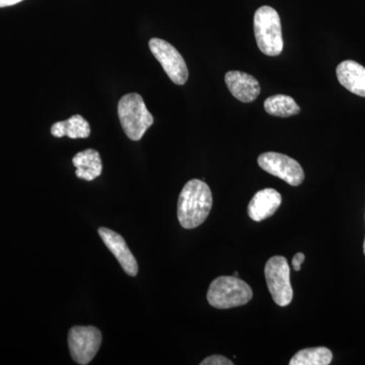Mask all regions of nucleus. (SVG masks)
<instances>
[{
	"mask_svg": "<svg viewBox=\"0 0 365 365\" xmlns=\"http://www.w3.org/2000/svg\"><path fill=\"white\" fill-rule=\"evenodd\" d=\"M212 202V193L205 182L194 179L187 182L178 200L180 225L186 230L202 225L210 213Z\"/></svg>",
	"mask_w": 365,
	"mask_h": 365,
	"instance_id": "obj_1",
	"label": "nucleus"
},
{
	"mask_svg": "<svg viewBox=\"0 0 365 365\" xmlns=\"http://www.w3.org/2000/svg\"><path fill=\"white\" fill-rule=\"evenodd\" d=\"M118 116L122 128L131 140L139 141L153 124V116L138 93L125 95L118 104Z\"/></svg>",
	"mask_w": 365,
	"mask_h": 365,
	"instance_id": "obj_2",
	"label": "nucleus"
},
{
	"mask_svg": "<svg viewBox=\"0 0 365 365\" xmlns=\"http://www.w3.org/2000/svg\"><path fill=\"white\" fill-rule=\"evenodd\" d=\"M254 32L259 49L267 56H278L283 50L282 29L279 14L271 6L257 9Z\"/></svg>",
	"mask_w": 365,
	"mask_h": 365,
	"instance_id": "obj_3",
	"label": "nucleus"
},
{
	"mask_svg": "<svg viewBox=\"0 0 365 365\" xmlns=\"http://www.w3.org/2000/svg\"><path fill=\"white\" fill-rule=\"evenodd\" d=\"M253 299V290L248 283L235 276H222L209 287L207 300L213 307L232 309L248 304Z\"/></svg>",
	"mask_w": 365,
	"mask_h": 365,
	"instance_id": "obj_4",
	"label": "nucleus"
},
{
	"mask_svg": "<svg viewBox=\"0 0 365 365\" xmlns=\"http://www.w3.org/2000/svg\"><path fill=\"white\" fill-rule=\"evenodd\" d=\"M265 277L274 302L279 307H287L294 299V289L287 259L282 256L269 259L265 266Z\"/></svg>",
	"mask_w": 365,
	"mask_h": 365,
	"instance_id": "obj_5",
	"label": "nucleus"
},
{
	"mask_svg": "<svg viewBox=\"0 0 365 365\" xmlns=\"http://www.w3.org/2000/svg\"><path fill=\"white\" fill-rule=\"evenodd\" d=\"M102 344V333L93 326H76L68 333V346L76 364H90Z\"/></svg>",
	"mask_w": 365,
	"mask_h": 365,
	"instance_id": "obj_6",
	"label": "nucleus"
},
{
	"mask_svg": "<svg viewBox=\"0 0 365 365\" xmlns=\"http://www.w3.org/2000/svg\"><path fill=\"white\" fill-rule=\"evenodd\" d=\"M150 49L173 83L179 86L186 83L189 78L188 67L174 46L158 38H153L150 41Z\"/></svg>",
	"mask_w": 365,
	"mask_h": 365,
	"instance_id": "obj_7",
	"label": "nucleus"
},
{
	"mask_svg": "<svg viewBox=\"0 0 365 365\" xmlns=\"http://www.w3.org/2000/svg\"><path fill=\"white\" fill-rule=\"evenodd\" d=\"M261 169L268 174L279 178L292 186H299L304 180L302 165L294 158L278 153H262L258 158Z\"/></svg>",
	"mask_w": 365,
	"mask_h": 365,
	"instance_id": "obj_8",
	"label": "nucleus"
},
{
	"mask_svg": "<svg viewBox=\"0 0 365 365\" xmlns=\"http://www.w3.org/2000/svg\"><path fill=\"white\" fill-rule=\"evenodd\" d=\"M98 235L103 240L107 248L114 255L121 267L129 276H136L138 274V264L135 257L131 253L126 242L121 235L107 227L98 228Z\"/></svg>",
	"mask_w": 365,
	"mask_h": 365,
	"instance_id": "obj_9",
	"label": "nucleus"
},
{
	"mask_svg": "<svg viewBox=\"0 0 365 365\" xmlns=\"http://www.w3.org/2000/svg\"><path fill=\"white\" fill-rule=\"evenodd\" d=\"M225 79L232 95L241 102H254L260 95V83L248 73L242 71H228Z\"/></svg>",
	"mask_w": 365,
	"mask_h": 365,
	"instance_id": "obj_10",
	"label": "nucleus"
},
{
	"mask_svg": "<svg viewBox=\"0 0 365 365\" xmlns=\"http://www.w3.org/2000/svg\"><path fill=\"white\" fill-rule=\"evenodd\" d=\"M282 202V197L276 190L267 188L255 194L248 206V213L251 220L260 222L267 220L278 210Z\"/></svg>",
	"mask_w": 365,
	"mask_h": 365,
	"instance_id": "obj_11",
	"label": "nucleus"
},
{
	"mask_svg": "<svg viewBox=\"0 0 365 365\" xmlns=\"http://www.w3.org/2000/svg\"><path fill=\"white\" fill-rule=\"evenodd\" d=\"M336 73L341 86L365 98V67L353 60H346L338 66Z\"/></svg>",
	"mask_w": 365,
	"mask_h": 365,
	"instance_id": "obj_12",
	"label": "nucleus"
},
{
	"mask_svg": "<svg viewBox=\"0 0 365 365\" xmlns=\"http://www.w3.org/2000/svg\"><path fill=\"white\" fill-rule=\"evenodd\" d=\"M72 163L76 168V175L79 179L91 182L102 174V160L97 150L88 148V150L81 151L78 155H74Z\"/></svg>",
	"mask_w": 365,
	"mask_h": 365,
	"instance_id": "obj_13",
	"label": "nucleus"
},
{
	"mask_svg": "<svg viewBox=\"0 0 365 365\" xmlns=\"http://www.w3.org/2000/svg\"><path fill=\"white\" fill-rule=\"evenodd\" d=\"M53 136H67L71 139L88 138L91 135V127L88 122L81 115H74L66 121L56 122L51 127Z\"/></svg>",
	"mask_w": 365,
	"mask_h": 365,
	"instance_id": "obj_14",
	"label": "nucleus"
},
{
	"mask_svg": "<svg viewBox=\"0 0 365 365\" xmlns=\"http://www.w3.org/2000/svg\"><path fill=\"white\" fill-rule=\"evenodd\" d=\"M265 111L271 116L287 118L299 114L300 107L297 102L287 95H275L264 103Z\"/></svg>",
	"mask_w": 365,
	"mask_h": 365,
	"instance_id": "obj_15",
	"label": "nucleus"
},
{
	"mask_svg": "<svg viewBox=\"0 0 365 365\" xmlns=\"http://www.w3.org/2000/svg\"><path fill=\"white\" fill-rule=\"evenodd\" d=\"M333 359V353L326 347L307 348L300 350L289 361L290 365H328Z\"/></svg>",
	"mask_w": 365,
	"mask_h": 365,
	"instance_id": "obj_16",
	"label": "nucleus"
},
{
	"mask_svg": "<svg viewBox=\"0 0 365 365\" xmlns=\"http://www.w3.org/2000/svg\"><path fill=\"white\" fill-rule=\"evenodd\" d=\"M201 365H232L234 362L222 355H212L203 360Z\"/></svg>",
	"mask_w": 365,
	"mask_h": 365,
	"instance_id": "obj_17",
	"label": "nucleus"
},
{
	"mask_svg": "<svg viewBox=\"0 0 365 365\" xmlns=\"http://www.w3.org/2000/svg\"><path fill=\"white\" fill-rule=\"evenodd\" d=\"M304 259H306V257H304V254H295L294 259H292V266H294L295 271H300V269H302V264L304 263Z\"/></svg>",
	"mask_w": 365,
	"mask_h": 365,
	"instance_id": "obj_18",
	"label": "nucleus"
},
{
	"mask_svg": "<svg viewBox=\"0 0 365 365\" xmlns=\"http://www.w3.org/2000/svg\"><path fill=\"white\" fill-rule=\"evenodd\" d=\"M21 1H23V0H0V7L14 6V4Z\"/></svg>",
	"mask_w": 365,
	"mask_h": 365,
	"instance_id": "obj_19",
	"label": "nucleus"
},
{
	"mask_svg": "<svg viewBox=\"0 0 365 365\" xmlns=\"http://www.w3.org/2000/svg\"><path fill=\"white\" fill-rule=\"evenodd\" d=\"M234 276H235V277H239V273L235 272Z\"/></svg>",
	"mask_w": 365,
	"mask_h": 365,
	"instance_id": "obj_20",
	"label": "nucleus"
},
{
	"mask_svg": "<svg viewBox=\"0 0 365 365\" xmlns=\"http://www.w3.org/2000/svg\"><path fill=\"white\" fill-rule=\"evenodd\" d=\"M364 255H365V240H364Z\"/></svg>",
	"mask_w": 365,
	"mask_h": 365,
	"instance_id": "obj_21",
	"label": "nucleus"
}]
</instances>
